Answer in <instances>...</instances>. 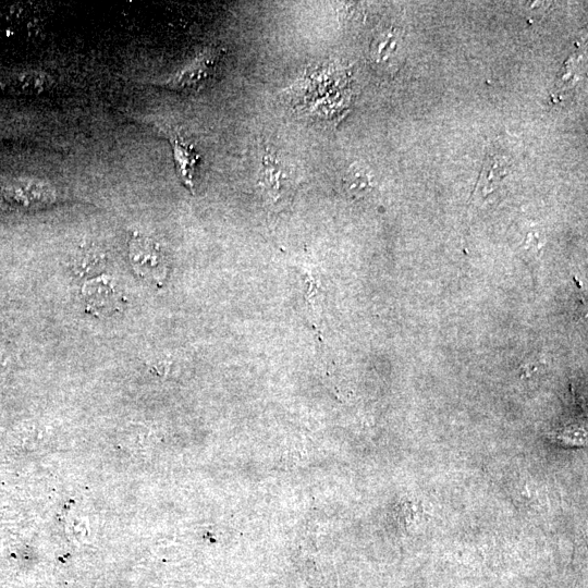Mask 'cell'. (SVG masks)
<instances>
[{
	"instance_id": "1",
	"label": "cell",
	"mask_w": 588,
	"mask_h": 588,
	"mask_svg": "<svg viewBox=\"0 0 588 588\" xmlns=\"http://www.w3.org/2000/svg\"><path fill=\"white\" fill-rule=\"evenodd\" d=\"M220 54L216 49L201 52L188 64L162 82V86L175 90H193L203 86L213 74Z\"/></svg>"
},
{
	"instance_id": "4",
	"label": "cell",
	"mask_w": 588,
	"mask_h": 588,
	"mask_svg": "<svg viewBox=\"0 0 588 588\" xmlns=\"http://www.w3.org/2000/svg\"><path fill=\"white\" fill-rule=\"evenodd\" d=\"M132 264L138 273L156 277L161 265V253L152 241L145 237H134L130 245Z\"/></svg>"
},
{
	"instance_id": "6",
	"label": "cell",
	"mask_w": 588,
	"mask_h": 588,
	"mask_svg": "<svg viewBox=\"0 0 588 588\" xmlns=\"http://www.w3.org/2000/svg\"><path fill=\"white\" fill-rule=\"evenodd\" d=\"M171 146L177 175L182 183L193 193L198 155L193 147L180 136L171 138Z\"/></svg>"
},
{
	"instance_id": "2",
	"label": "cell",
	"mask_w": 588,
	"mask_h": 588,
	"mask_svg": "<svg viewBox=\"0 0 588 588\" xmlns=\"http://www.w3.org/2000/svg\"><path fill=\"white\" fill-rule=\"evenodd\" d=\"M86 310L95 316H108L120 310L122 295L115 282L106 275L86 281L82 286Z\"/></svg>"
},
{
	"instance_id": "3",
	"label": "cell",
	"mask_w": 588,
	"mask_h": 588,
	"mask_svg": "<svg viewBox=\"0 0 588 588\" xmlns=\"http://www.w3.org/2000/svg\"><path fill=\"white\" fill-rule=\"evenodd\" d=\"M259 186L266 197L273 203L287 197L291 191L292 179L289 172L270 154L264 156L259 174Z\"/></svg>"
},
{
	"instance_id": "7",
	"label": "cell",
	"mask_w": 588,
	"mask_h": 588,
	"mask_svg": "<svg viewBox=\"0 0 588 588\" xmlns=\"http://www.w3.org/2000/svg\"><path fill=\"white\" fill-rule=\"evenodd\" d=\"M343 187L350 197H364L372 188L371 175L365 168L354 164L343 177Z\"/></svg>"
},
{
	"instance_id": "5",
	"label": "cell",
	"mask_w": 588,
	"mask_h": 588,
	"mask_svg": "<svg viewBox=\"0 0 588 588\" xmlns=\"http://www.w3.org/2000/svg\"><path fill=\"white\" fill-rule=\"evenodd\" d=\"M47 76L33 71L5 73L0 78V85L4 90L22 96L41 93L47 87Z\"/></svg>"
},
{
	"instance_id": "8",
	"label": "cell",
	"mask_w": 588,
	"mask_h": 588,
	"mask_svg": "<svg viewBox=\"0 0 588 588\" xmlns=\"http://www.w3.org/2000/svg\"><path fill=\"white\" fill-rule=\"evenodd\" d=\"M74 270L78 273L95 272L102 268L103 256L97 250H81L73 261Z\"/></svg>"
}]
</instances>
